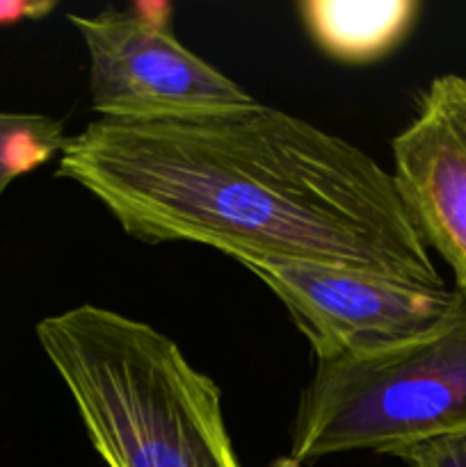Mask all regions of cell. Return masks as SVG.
Here are the masks:
<instances>
[{
	"label": "cell",
	"mask_w": 466,
	"mask_h": 467,
	"mask_svg": "<svg viewBox=\"0 0 466 467\" xmlns=\"http://www.w3.org/2000/svg\"><path fill=\"white\" fill-rule=\"evenodd\" d=\"M55 176L94 196L132 240L190 242L446 290L391 169L259 100L190 117L94 119Z\"/></svg>",
	"instance_id": "1"
},
{
	"label": "cell",
	"mask_w": 466,
	"mask_h": 467,
	"mask_svg": "<svg viewBox=\"0 0 466 467\" xmlns=\"http://www.w3.org/2000/svg\"><path fill=\"white\" fill-rule=\"evenodd\" d=\"M35 336L108 467H240L222 390L158 328L82 304Z\"/></svg>",
	"instance_id": "2"
},
{
	"label": "cell",
	"mask_w": 466,
	"mask_h": 467,
	"mask_svg": "<svg viewBox=\"0 0 466 467\" xmlns=\"http://www.w3.org/2000/svg\"><path fill=\"white\" fill-rule=\"evenodd\" d=\"M432 331L315 365L297 404L288 459L309 465L350 451L396 456L466 433V292Z\"/></svg>",
	"instance_id": "3"
},
{
	"label": "cell",
	"mask_w": 466,
	"mask_h": 467,
	"mask_svg": "<svg viewBox=\"0 0 466 467\" xmlns=\"http://www.w3.org/2000/svg\"><path fill=\"white\" fill-rule=\"evenodd\" d=\"M172 5L69 14L87 50L91 109L112 121L190 117L254 103V96L178 41Z\"/></svg>",
	"instance_id": "4"
},
{
	"label": "cell",
	"mask_w": 466,
	"mask_h": 467,
	"mask_svg": "<svg viewBox=\"0 0 466 467\" xmlns=\"http://www.w3.org/2000/svg\"><path fill=\"white\" fill-rule=\"evenodd\" d=\"M288 310L315 360L364 356L432 331L450 315L455 287L425 290L347 269L242 260Z\"/></svg>",
	"instance_id": "5"
},
{
	"label": "cell",
	"mask_w": 466,
	"mask_h": 467,
	"mask_svg": "<svg viewBox=\"0 0 466 467\" xmlns=\"http://www.w3.org/2000/svg\"><path fill=\"white\" fill-rule=\"evenodd\" d=\"M391 173L420 237L466 292V76L432 78L391 140Z\"/></svg>",
	"instance_id": "6"
},
{
	"label": "cell",
	"mask_w": 466,
	"mask_h": 467,
	"mask_svg": "<svg viewBox=\"0 0 466 467\" xmlns=\"http://www.w3.org/2000/svg\"><path fill=\"white\" fill-rule=\"evenodd\" d=\"M420 9L423 5L416 0H304L297 5L311 41L343 64H373L391 55L411 35Z\"/></svg>",
	"instance_id": "7"
},
{
	"label": "cell",
	"mask_w": 466,
	"mask_h": 467,
	"mask_svg": "<svg viewBox=\"0 0 466 467\" xmlns=\"http://www.w3.org/2000/svg\"><path fill=\"white\" fill-rule=\"evenodd\" d=\"M64 123L46 114L0 112V196L18 176L59 158L67 144Z\"/></svg>",
	"instance_id": "8"
},
{
	"label": "cell",
	"mask_w": 466,
	"mask_h": 467,
	"mask_svg": "<svg viewBox=\"0 0 466 467\" xmlns=\"http://www.w3.org/2000/svg\"><path fill=\"white\" fill-rule=\"evenodd\" d=\"M396 456L405 467H466V433L420 442Z\"/></svg>",
	"instance_id": "9"
},
{
	"label": "cell",
	"mask_w": 466,
	"mask_h": 467,
	"mask_svg": "<svg viewBox=\"0 0 466 467\" xmlns=\"http://www.w3.org/2000/svg\"><path fill=\"white\" fill-rule=\"evenodd\" d=\"M58 7L55 3H26V0H14V3H0V26L7 23L26 21V18H44Z\"/></svg>",
	"instance_id": "10"
}]
</instances>
